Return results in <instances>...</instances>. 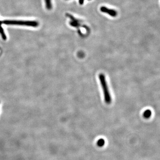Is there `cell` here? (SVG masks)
<instances>
[{
    "label": "cell",
    "mask_w": 160,
    "mask_h": 160,
    "mask_svg": "<svg viewBox=\"0 0 160 160\" xmlns=\"http://www.w3.org/2000/svg\"><path fill=\"white\" fill-rule=\"evenodd\" d=\"M2 21H0V34L2 35V38L4 40H5L6 39V36L5 35V32L4 31L3 29L2 28Z\"/></svg>",
    "instance_id": "5"
},
{
    "label": "cell",
    "mask_w": 160,
    "mask_h": 160,
    "mask_svg": "<svg viewBox=\"0 0 160 160\" xmlns=\"http://www.w3.org/2000/svg\"><path fill=\"white\" fill-rule=\"evenodd\" d=\"M105 143V141L104 139L101 138V139H99L97 143V144L98 145V146H100V147H102L103 146Z\"/></svg>",
    "instance_id": "7"
},
{
    "label": "cell",
    "mask_w": 160,
    "mask_h": 160,
    "mask_svg": "<svg viewBox=\"0 0 160 160\" xmlns=\"http://www.w3.org/2000/svg\"><path fill=\"white\" fill-rule=\"evenodd\" d=\"M100 10L102 12L106 13L109 15L110 16L115 17L117 15V12L116 11L111 9H108L106 7H101L100 8Z\"/></svg>",
    "instance_id": "3"
},
{
    "label": "cell",
    "mask_w": 160,
    "mask_h": 160,
    "mask_svg": "<svg viewBox=\"0 0 160 160\" xmlns=\"http://www.w3.org/2000/svg\"><path fill=\"white\" fill-rule=\"evenodd\" d=\"M99 79L100 81V84L103 91L105 101L106 104H110L112 101V98L105 75L103 74H99Z\"/></svg>",
    "instance_id": "1"
},
{
    "label": "cell",
    "mask_w": 160,
    "mask_h": 160,
    "mask_svg": "<svg viewBox=\"0 0 160 160\" xmlns=\"http://www.w3.org/2000/svg\"><path fill=\"white\" fill-rule=\"evenodd\" d=\"M152 115V112L150 109H147L143 113V117L144 118L148 119L150 118Z\"/></svg>",
    "instance_id": "4"
},
{
    "label": "cell",
    "mask_w": 160,
    "mask_h": 160,
    "mask_svg": "<svg viewBox=\"0 0 160 160\" xmlns=\"http://www.w3.org/2000/svg\"><path fill=\"white\" fill-rule=\"evenodd\" d=\"M46 7L48 10H50L52 8V5L51 0H45Z\"/></svg>",
    "instance_id": "6"
},
{
    "label": "cell",
    "mask_w": 160,
    "mask_h": 160,
    "mask_svg": "<svg viewBox=\"0 0 160 160\" xmlns=\"http://www.w3.org/2000/svg\"><path fill=\"white\" fill-rule=\"evenodd\" d=\"M84 2V0H79V3L80 5H82Z\"/></svg>",
    "instance_id": "8"
},
{
    "label": "cell",
    "mask_w": 160,
    "mask_h": 160,
    "mask_svg": "<svg viewBox=\"0 0 160 160\" xmlns=\"http://www.w3.org/2000/svg\"><path fill=\"white\" fill-rule=\"evenodd\" d=\"M2 23L7 25H20L27 26L37 27L39 25V23L35 21H23L16 20H5L2 21Z\"/></svg>",
    "instance_id": "2"
}]
</instances>
